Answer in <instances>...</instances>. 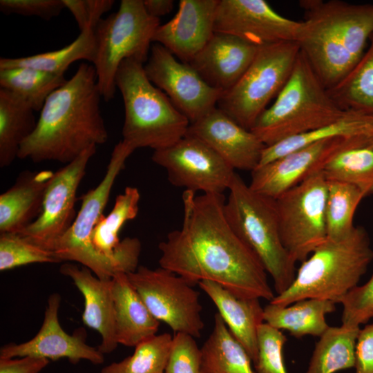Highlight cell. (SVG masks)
Segmentation results:
<instances>
[{
    "label": "cell",
    "mask_w": 373,
    "mask_h": 373,
    "mask_svg": "<svg viewBox=\"0 0 373 373\" xmlns=\"http://www.w3.org/2000/svg\"><path fill=\"white\" fill-rule=\"evenodd\" d=\"M223 194L184 191L183 221L158 248L160 267L195 285L215 282L237 296L263 298L275 294L262 263L229 224Z\"/></svg>",
    "instance_id": "cell-1"
},
{
    "label": "cell",
    "mask_w": 373,
    "mask_h": 373,
    "mask_svg": "<svg viewBox=\"0 0 373 373\" xmlns=\"http://www.w3.org/2000/svg\"><path fill=\"white\" fill-rule=\"evenodd\" d=\"M101 97L93 65L82 63L70 79L48 96L18 158L66 164L88 148L106 142L108 133L100 111Z\"/></svg>",
    "instance_id": "cell-2"
},
{
    "label": "cell",
    "mask_w": 373,
    "mask_h": 373,
    "mask_svg": "<svg viewBox=\"0 0 373 373\" xmlns=\"http://www.w3.org/2000/svg\"><path fill=\"white\" fill-rule=\"evenodd\" d=\"M304 20L297 43L327 88L355 66L373 35V3L303 0Z\"/></svg>",
    "instance_id": "cell-3"
},
{
    "label": "cell",
    "mask_w": 373,
    "mask_h": 373,
    "mask_svg": "<svg viewBox=\"0 0 373 373\" xmlns=\"http://www.w3.org/2000/svg\"><path fill=\"white\" fill-rule=\"evenodd\" d=\"M373 260L366 230L355 226L340 240H327L300 266L290 287L269 303L287 306L306 298L337 301L358 285Z\"/></svg>",
    "instance_id": "cell-4"
},
{
    "label": "cell",
    "mask_w": 373,
    "mask_h": 373,
    "mask_svg": "<svg viewBox=\"0 0 373 373\" xmlns=\"http://www.w3.org/2000/svg\"><path fill=\"white\" fill-rule=\"evenodd\" d=\"M115 82L124 107L122 140L135 150L163 149L187 134L190 122L148 79L144 64L134 59L124 60Z\"/></svg>",
    "instance_id": "cell-5"
},
{
    "label": "cell",
    "mask_w": 373,
    "mask_h": 373,
    "mask_svg": "<svg viewBox=\"0 0 373 373\" xmlns=\"http://www.w3.org/2000/svg\"><path fill=\"white\" fill-rule=\"evenodd\" d=\"M346 112L300 52L287 82L250 131L268 146L330 124Z\"/></svg>",
    "instance_id": "cell-6"
},
{
    "label": "cell",
    "mask_w": 373,
    "mask_h": 373,
    "mask_svg": "<svg viewBox=\"0 0 373 373\" xmlns=\"http://www.w3.org/2000/svg\"><path fill=\"white\" fill-rule=\"evenodd\" d=\"M225 200V216L236 234L258 257L273 280L276 294L296 277V262L280 238L275 199L253 191L235 173Z\"/></svg>",
    "instance_id": "cell-7"
},
{
    "label": "cell",
    "mask_w": 373,
    "mask_h": 373,
    "mask_svg": "<svg viewBox=\"0 0 373 373\" xmlns=\"http://www.w3.org/2000/svg\"><path fill=\"white\" fill-rule=\"evenodd\" d=\"M134 151L123 140L115 146L104 178L95 188L82 196L80 209L72 225L52 250L61 262L80 263L102 280H111L116 274H126L128 270L126 255L121 253L112 257L99 253L93 245L92 233L104 215L117 177Z\"/></svg>",
    "instance_id": "cell-8"
},
{
    "label": "cell",
    "mask_w": 373,
    "mask_h": 373,
    "mask_svg": "<svg viewBox=\"0 0 373 373\" xmlns=\"http://www.w3.org/2000/svg\"><path fill=\"white\" fill-rule=\"evenodd\" d=\"M160 19L147 13L143 0H122L117 12L102 19L94 29L96 55L93 63L102 97H115L121 63L134 59L145 64Z\"/></svg>",
    "instance_id": "cell-9"
},
{
    "label": "cell",
    "mask_w": 373,
    "mask_h": 373,
    "mask_svg": "<svg viewBox=\"0 0 373 373\" xmlns=\"http://www.w3.org/2000/svg\"><path fill=\"white\" fill-rule=\"evenodd\" d=\"M300 52L296 41L260 46L248 69L232 88L222 94L217 107L251 130L287 82Z\"/></svg>",
    "instance_id": "cell-10"
},
{
    "label": "cell",
    "mask_w": 373,
    "mask_h": 373,
    "mask_svg": "<svg viewBox=\"0 0 373 373\" xmlns=\"http://www.w3.org/2000/svg\"><path fill=\"white\" fill-rule=\"evenodd\" d=\"M327 184L320 171L275 199L282 243L296 263L305 261L327 238Z\"/></svg>",
    "instance_id": "cell-11"
},
{
    "label": "cell",
    "mask_w": 373,
    "mask_h": 373,
    "mask_svg": "<svg viewBox=\"0 0 373 373\" xmlns=\"http://www.w3.org/2000/svg\"><path fill=\"white\" fill-rule=\"evenodd\" d=\"M128 279L152 314L173 332L198 338L204 327L200 294L194 285L161 267L140 266L127 274Z\"/></svg>",
    "instance_id": "cell-12"
},
{
    "label": "cell",
    "mask_w": 373,
    "mask_h": 373,
    "mask_svg": "<svg viewBox=\"0 0 373 373\" xmlns=\"http://www.w3.org/2000/svg\"><path fill=\"white\" fill-rule=\"evenodd\" d=\"M151 159L165 169L173 186L194 193L223 194L236 173L206 143L189 135L171 146L154 151Z\"/></svg>",
    "instance_id": "cell-13"
},
{
    "label": "cell",
    "mask_w": 373,
    "mask_h": 373,
    "mask_svg": "<svg viewBox=\"0 0 373 373\" xmlns=\"http://www.w3.org/2000/svg\"><path fill=\"white\" fill-rule=\"evenodd\" d=\"M144 65L148 79L193 123L217 106L222 92L210 86L187 63L179 61L163 46L154 43Z\"/></svg>",
    "instance_id": "cell-14"
},
{
    "label": "cell",
    "mask_w": 373,
    "mask_h": 373,
    "mask_svg": "<svg viewBox=\"0 0 373 373\" xmlns=\"http://www.w3.org/2000/svg\"><path fill=\"white\" fill-rule=\"evenodd\" d=\"M96 149L97 146L88 148L54 172L46 190L41 214L19 233L42 248L53 250L76 217L77 191Z\"/></svg>",
    "instance_id": "cell-15"
},
{
    "label": "cell",
    "mask_w": 373,
    "mask_h": 373,
    "mask_svg": "<svg viewBox=\"0 0 373 373\" xmlns=\"http://www.w3.org/2000/svg\"><path fill=\"white\" fill-rule=\"evenodd\" d=\"M303 22L286 18L265 0H219L214 32L231 34L257 46L297 42Z\"/></svg>",
    "instance_id": "cell-16"
},
{
    "label": "cell",
    "mask_w": 373,
    "mask_h": 373,
    "mask_svg": "<svg viewBox=\"0 0 373 373\" xmlns=\"http://www.w3.org/2000/svg\"><path fill=\"white\" fill-rule=\"evenodd\" d=\"M61 296L58 293L48 298L42 325L37 334L30 340L16 344L8 343L0 350V357L15 358L35 356L48 360L66 358L77 364L86 360L95 365L104 361V356L97 348L86 342V332L82 327L72 334H67L59 321Z\"/></svg>",
    "instance_id": "cell-17"
},
{
    "label": "cell",
    "mask_w": 373,
    "mask_h": 373,
    "mask_svg": "<svg viewBox=\"0 0 373 373\" xmlns=\"http://www.w3.org/2000/svg\"><path fill=\"white\" fill-rule=\"evenodd\" d=\"M349 139L319 141L258 166L251 172L249 186L256 193L276 199L313 173L322 171L327 160Z\"/></svg>",
    "instance_id": "cell-18"
},
{
    "label": "cell",
    "mask_w": 373,
    "mask_h": 373,
    "mask_svg": "<svg viewBox=\"0 0 373 373\" xmlns=\"http://www.w3.org/2000/svg\"><path fill=\"white\" fill-rule=\"evenodd\" d=\"M186 135L203 141L234 170L254 171L259 165L265 147L251 131L217 106L191 123Z\"/></svg>",
    "instance_id": "cell-19"
},
{
    "label": "cell",
    "mask_w": 373,
    "mask_h": 373,
    "mask_svg": "<svg viewBox=\"0 0 373 373\" xmlns=\"http://www.w3.org/2000/svg\"><path fill=\"white\" fill-rule=\"evenodd\" d=\"M219 0H181L176 15L153 37L182 62L190 63L213 36Z\"/></svg>",
    "instance_id": "cell-20"
},
{
    "label": "cell",
    "mask_w": 373,
    "mask_h": 373,
    "mask_svg": "<svg viewBox=\"0 0 373 373\" xmlns=\"http://www.w3.org/2000/svg\"><path fill=\"white\" fill-rule=\"evenodd\" d=\"M258 48L259 46L235 35L214 32L189 64L210 86L224 93L240 79Z\"/></svg>",
    "instance_id": "cell-21"
},
{
    "label": "cell",
    "mask_w": 373,
    "mask_h": 373,
    "mask_svg": "<svg viewBox=\"0 0 373 373\" xmlns=\"http://www.w3.org/2000/svg\"><path fill=\"white\" fill-rule=\"evenodd\" d=\"M59 271L70 278L83 295L82 319L85 325L100 334L99 350L104 354L111 353L118 345L112 279L102 280L89 269L70 262L61 265Z\"/></svg>",
    "instance_id": "cell-22"
},
{
    "label": "cell",
    "mask_w": 373,
    "mask_h": 373,
    "mask_svg": "<svg viewBox=\"0 0 373 373\" xmlns=\"http://www.w3.org/2000/svg\"><path fill=\"white\" fill-rule=\"evenodd\" d=\"M198 285L214 303L227 328L254 363L258 352V328L265 323L264 308L259 299L237 296L210 280H202Z\"/></svg>",
    "instance_id": "cell-23"
},
{
    "label": "cell",
    "mask_w": 373,
    "mask_h": 373,
    "mask_svg": "<svg viewBox=\"0 0 373 373\" xmlns=\"http://www.w3.org/2000/svg\"><path fill=\"white\" fill-rule=\"evenodd\" d=\"M54 172H21L0 195V233H20L41 214L46 188Z\"/></svg>",
    "instance_id": "cell-24"
},
{
    "label": "cell",
    "mask_w": 373,
    "mask_h": 373,
    "mask_svg": "<svg viewBox=\"0 0 373 373\" xmlns=\"http://www.w3.org/2000/svg\"><path fill=\"white\" fill-rule=\"evenodd\" d=\"M112 291L118 344L135 347L157 335L160 322L152 315L127 274L119 273L112 278Z\"/></svg>",
    "instance_id": "cell-25"
},
{
    "label": "cell",
    "mask_w": 373,
    "mask_h": 373,
    "mask_svg": "<svg viewBox=\"0 0 373 373\" xmlns=\"http://www.w3.org/2000/svg\"><path fill=\"white\" fill-rule=\"evenodd\" d=\"M335 310L336 303L318 298L303 299L287 306L269 303L264 307V322L296 338L320 337L329 327L326 316Z\"/></svg>",
    "instance_id": "cell-26"
},
{
    "label": "cell",
    "mask_w": 373,
    "mask_h": 373,
    "mask_svg": "<svg viewBox=\"0 0 373 373\" xmlns=\"http://www.w3.org/2000/svg\"><path fill=\"white\" fill-rule=\"evenodd\" d=\"M327 180L351 184L365 197L373 194V137L349 139L325 164Z\"/></svg>",
    "instance_id": "cell-27"
},
{
    "label": "cell",
    "mask_w": 373,
    "mask_h": 373,
    "mask_svg": "<svg viewBox=\"0 0 373 373\" xmlns=\"http://www.w3.org/2000/svg\"><path fill=\"white\" fill-rule=\"evenodd\" d=\"M362 137H373V115L347 111L341 118L330 124L265 146L258 166L319 141Z\"/></svg>",
    "instance_id": "cell-28"
},
{
    "label": "cell",
    "mask_w": 373,
    "mask_h": 373,
    "mask_svg": "<svg viewBox=\"0 0 373 373\" xmlns=\"http://www.w3.org/2000/svg\"><path fill=\"white\" fill-rule=\"evenodd\" d=\"M21 96L0 88V167L9 166L18 157L21 146L35 131L38 119Z\"/></svg>",
    "instance_id": "cell-29"
},
{
    "label": "cell",
    "mask_w": 373,
    "mask_h": 373,
    "mask_svg": "<svg viewBox=\"0 0 373 373\" xmlns=\"http://www.w3.org/2000/svg\"><path fill=\"white\" fill-rule=\"evenodd\" d=\"M201 373H256L251 359L218 313L212 331L201 347Z\"/></svg>",
    "instance_id": "cell-30"
},
{
    "label": "cell",
    "mask_w": 373,
    "mask_h": 373,
    "mask_svg": "<svg viewBox=\"0 0 373 373\" xmlns=\"http://www.w3.org/2000/svg\"><path fill=\"white\" fill-rule=\"evenodd\" d=\"M360 327H331L319 337L305 373H335L354 367Z\"/></svg>",
    "instance_id": "cell-31"
},
{
    "label": "cell",
    "mask_w": 373,
    "mask_h": 373,
    "mask_svg": "<svg viewBox=\"0 0 373 373\" xmlns=\"http://www.w3.org/2000/svg\"><path fill=\"white\" fill-rule=\"evenodd\" d=\"M96 55L94 30L81 32L70 44L56 50L28 57L1 58L0 69L29 67L52 73L64 74L70 65L78 60L93 63Z\"/></svg>",
    "instance_id": "cell-32"
},
{
    "label": "cell",
    "mask_w": 373,
    "mask_h": 373,
    "mask_svg": "<svg viewBox=\"0 0 373 373\" xmlns=\"http://www.w3.org/2000/svg\"><path fill=\"white\" fill-rule=\"evenodd\" d=\"M370 41L355 66L327 91L343 110L373 115V35Z\"/></svg>",
    "instance_id": "cell-33"
},
{
    "label": "cell",
    "mask_w": 373,
    "mask_h": 373,
    "mask_svg": "<svg viewBox=\"0 0 373 373\" xmlns=\"http://www.w3.org/2000/svg\"><path fill=\"white\" fill-rule=\"evenodd\" d=\"M140 193L135 186H126L118 195L107 216L99 220L92 233V242L101 254L108 256L119 254L126 244V238L120 240L119 234L124 224L136 218L139 210Z\"/></svg>",
    "instance_id": "cell-34"
},
{
    "label": "cell",
    "mask_w": 373,
    "mask_h": 373,
    "mask_svg": "<svg viewBox=\"0 0 373 373\" xmlns=\"http://www.w3.org/2000/svg\"><path fill=\"white\" fill-rule=\"evenodd\" d=\"M64 74L29 67L0 69V87L23 98L35 111H41L48 96L66 83Z\"/></svg>",
    "instance_id": "cell-35"
},
{
    "label": "cell",
    "mask_w": 373,
    "mask_h": 373,
    "mask_svg": "<svg viewBox=\"0 0 373 373\" xmlns=\"http://www.w3.org/2000/svg\"><path fill=\"white\" fill-rule=\"evenodd\" d=\"M325 220L327 238L340 240L354 229V216L361 201L365 198L356 186L327 180Z\"/></svg>",
    "instance_id": "cell-36"
},
{
    "label": "cell",
    "mask_w": 373,
    "mask_h": 373,
    "mask_svg": "<svg viewBox=\"0 0 373 373\" xmlns=\"http://www.w3.org/2000/svg\"><path fill=\"white\" fill-rule=\"evenodd\" d=\"M173 336L157 334L135 347L132 355L105 366L101 373H164Z\"/></svg>",
    "instance_id": "cell-37"
},
{
    "label": "cell",
    "mask_w": 373,
    "mask_h": 373,
    "mask_svg": "<svg viewBox=\"0 0 373 373\" xmlns=\"http://www.w3.org/2000/svg\"><path fill=\"white\" fill-rule=\"evenodd\" d=\"M52 251L42 248L19 233L0 234V271L32 263H59Z\"/></svg>",
    "instance_id": "cell-38"
},
{
    "label": "cell",
    "mask_w": 373,
    "mask_h": 373,
    "mask_svg": "<svg viewBox=\"0 0 373 373\" xmlns=\"http://www.w3.org/2000/svg\"><path fill=\"white\" fill-rule=\"evenodd\" d=\"M287 340L281 330L266 323L260 325L258 356L254 363L256 373H288L283 357V347Z\"/></svg>",
    "instance_id": "cell-39"
},
{
    "label": "cell",
    "mask_w": 373,
    "mask_h": 373,
    "mask_svg": "<svg viewBox=\"0 0 373 373\" xmlns=\"http://www.w3.org/2000/svg\"><path fill=\"white\" fill-rule=\"evenodd\" d=\"M337 303L343 306L341 325L360 327L373 318V274L363 285L356 286Z\"/></svg>",
    "instance_id": "cell-40"
},
{
    "label": "cell",
    "mask_w": 373,
    "mask_h": 373,
    "mask_svg": "<svg viewBox=\"0 0 373 373\" xmlns=\"http://www.w3.org/2000/svg\"><path fill=\"white\" fill-rule=\"evenodd\" d=\"M202 353L193 336L175 333L164 373H201Z\"/></svg>",
    "instance_id": "cell-41"
},
{
    "label": "cell",
    "mask_w": 373,
    "mask_h": 373,
    "mask_svg": "<svg viewBox=\"0 0 373 373\" xmlns=\"http://www.w3.org/2000/svg\"><path fill=\"white\" fill-rule=\"evenodd\" d=\"M63 0H1L0 10L5 15L37 17L50 20L64 9Z\"/></svg>",
    "instance_id": "cell-42"
},
{
    "label": "cell",
    "mask_w": 373,
    "mask_h": 373,
    "mask_svg": "<svg viewBox=\"0 0 373 373\" xmlns=\"http://www.w3.org/2000/svg\"><path fill=\"white\" fill-rule=\"evenodd\" d=\"M65 8L73 15L81 32L94 30L102 19V15L109 11L113 0H63Z\"/></svg>",
    "instance_id": "cell-43"
},
{
    "label": "cell",
    "mask_w": 373,
    "mask_h": 373,
    "mask_svg": "<svg viewBox=\"0 0 373 373\" xmlns=\"http://www.w3.org/2000/svg\"><path fill=\"white\" fill-rule=\"evenodd\" d=\"M355 373H373V323L361 329L355 347Z\"/></svg>",
    "instance_id": "cell-44"
},
{
    "label": "cell",
    "mask_w": 373,
    "mask_h": 373,
    "mask_svg": "<svg viewBox=\"0 0 373 373\" xmlns=\"http://www.w3.org/2000/svg\"><path fill=\"white\" fill-rule=\"evenodd\" d=\"M49 360L35 356L0 357V373H40Z\"/></svg>",
    "instance_id": "cell-45"
},
{
    "label": "cell",
    "mask_w": 373,
    "mask_h": 373,
    "mask_svg": "<svg viewBox=\"0 0 373 373\" xmlns=\"http://www.w3.org/2000/svg\"><path fill=\"white\" fill-rule=\"evenodd\" d=\"M143 3L147 13L157 19L169 14L174 4L173 0H144Z\"/></svg>",
    "instance_id": "cell-46"
}]
</instances>
